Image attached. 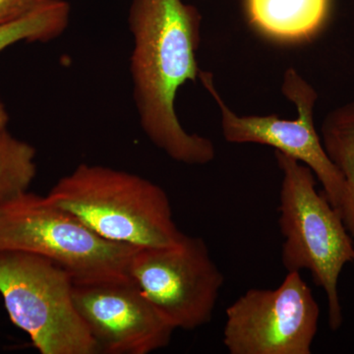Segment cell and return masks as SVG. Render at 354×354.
<instances>
[{
    "mask_svg": "<svg viewBox=\"0 0 354 354\" xmlns=\"http://www.w3.org/2000/svg\"><path fill=\"white\" fill-rule=\"evenodd\" d=\"M199 11L183 0H132L130 74L140 124L153 145L176 162L204 165L216 148L201 135L184 129L177 118V92L195 82L201 70L196 53L201 41Z\"/></svg>",
    "mask_w": 354,
    "mask_h": 354,
    "instance_id": "cell-1",
    "label": "cell"
},
{
    "mask_svg": "<svg viewBox=\"0 0 354 354\" xmlns=\"http://www.w3.org/2000/svg\"><path fill=\"white\" fill-rule=\"evenodd\" d=\"M44 197L118 243L139 249L169 246L184 236L165 191L130 172L81 164Z\"/></svg>",
    "mask_w": 354,
    "mask_h": 354,
    "instance_id": "cell-2",
    "label": "cell"
},
{
    "mask_svg": "<svg viewBox=\"0 0 354 354\" xmlns=\"http://www.w3.org/2000/svg\"><path fill=\"white\" fill-rule=\"evenodd\" d=\"M281 174L279 225L283 236L281 263L288 272L308 270L327 295L330 330L342 327L339 279L354 263V242L339 212L316 189L315 174L285 153H274Z\"/></svg>",
    "mask_w": 354,
    "mask_h": 354,
    "instance_id": "cell-3",
    "label": "cell"
},
{
    "mask_svg": "<svg viewBox=\"0 0 354 354\" xmlns=\"http://www.w3.org/2000/svg\"><path fill=\"white\" fill-rule=\"evenodd\" d=\"M137 249L104 239L46 197L26 194L0 209V251L36 254L59 266L74 283L129 279Z\"/></svg>",
    "mask_w": 354,
    "mask_h": 354,
    "instance_id": "cell-4",
    "label": "cell"
},
{
    "mask_svg": "<svg viewBox=\"0 0 354 354\" xmlns=\"http://www.w3.org/2000/svg\"><path fill=\"white\" fill-rule=\"evenodd\" d=\"M74 281L36 254L0 251V295L14 325L41 354H97L73 297Z\"/></svg>",
    "mask_w": 354,
    "mask_h": 354,
    "instance_id": "cell-5",
    "label": "cell"
},
{
    "mask_svg": "<svg viewBox=\"0 0 354 354\" xmlns=\"http://www.w3.org/2000/svg\"><path fill=\"white\" fill-rule=\"evenodd\" d=\"M129 279L174 330H195L212 320L225 277L201 237L174 245L137 249Z\"/></svg>",
    "mask_w": 354,
    "mask_h": 354,
    "instance_id": "cell-6",
    "label": "cell"
},
{
    "mask_svg": "<svg viewBox=\"0 0 354 354\" xmlns=\"http://www.w3.org/2000/svg\"><path fill=\"white\" fill-rule=\"evenodd\" d=\"M320 308L300 272L274 290L250 288L225 310L223 342L230 354H310Z\"/></svg>",
    "mask_w": 354,
    "mask_h": 354,
    "instance_id": "cell-7",
    "label": "cell"
},
{
    "mask_svg": "<svg viewBox=\"0 0 354 354\" xmlns=\"http://www.w3.org/2000/svg\"><path fill=\"white\" fill-rule=\"evenodd\" d=\"M200 79L220 108L221 131L225 141L272 147L307 165L322 184L324 194L339 211L346 192V183L326 153L322 139L314 127L313 109L318 95L297 70H286L281 86L286 99L297 109V118L293 120H281L277 115H237L218 94L211 73L201 71Z\"/></svg>",
    "mask_w": 354,
    "mask_h": 354,
    "instance_id": "cell-8",
    "label": "cell"
},
{
    "mask_svg": "<svg viewBox=\"0 0 354 354\" xmlns=\"http://www.w3.org/2000/svg\"><path fill=\"white\" fill-rule=\"evenodd\" d=\"M73 297L99 353H152L176 330L130 279L74 283Z\"/></svg>",
    "mask_w": 354,
    "mask_h": 354,
    "instance_id": "cell-9",
    "label": "cell"
},
{
    "mask_svg": "<svg viewBox=\"0 0 354 354\" xmlns=\"http://www.w3.org/2000/svg\"><path fill=\"white\" fill-rule=\"evenodd\" d=\"M330 0H247L249 18L256 29L283 41L311 38L322 27Z\"/></svg>",
    "mask_w": 354,
    "mask_h": 354,
    "instance_id": "cell-10",
    "label": "cell"
},
{
    "mask_svg": "<svg viewBox=\"0 0 354 354\" xmlns=\"http://www.w3.org/2000/svg\"><path fill=\"white\" fill-rule=\"evenodd\" d=\"M321 133L326 153L346 183L339 212L354 241V102L330 111L323 121Z\"/></svg>",
    "mask_w": 354,
    "mask_h": 354,
    "instance_id": "cell-11",
    "label": "cell"
},
{
    "mask_svg": "<svg viewBox=\"0 0 354 354\" xmlns=\"http://www.w3.org/2000/svg\"><path fill=\"white\" fill-rule=\"evenodd\" d=\"M36 174L34 147L14 137L7 128L0 130V209L29 192Z\"/></svg>",
    "mask_w": 354,
    "mask_h": 354,
    "instance_id": "cell-12",
    "label": "cell"
},
{
    "mask_svg": "<svg viewBox=\"0 0 354 354\" xmlns=\"http://www.w3.org/2000/svg\"><path fill=\"white\" fill-rule=\"evenodd\" d=\"M70 12L65 0H46L29 15L0 26V53L21 41L48 43L57 39L66 30Z\"/></svg>",
    "mask_w": 354,
    "mask_h": 354,
    "instance_id": "cell-13",
    "label": "cell"
},
{
    "mask_svg": "<svg viewBox=\"0 0 354 354\" xmlns=\"http://www.w3.org/2000/svg\"><path fill=\"white\" fill-rule=\"evenodd\" d=\"M46 0H0V26L29 15Z\"/></svg>",
    "mask_w": 354,
    "mask_h": 354,
    "instance_id": "cell-14",
    "label": "cell"
},
{
    "mask_svg": "<svg viewBox=\"0 0 354 354\" xmlns=\"http://www.w3.org/2000/svg\"><path fill=\"white\" fill-rule=\"evenodd\" d=\"M9 122V114L7 113L6 106L0 102V130L7 128Z\"/></svg>",
    "mask_w": 354,
    "mask_h": 354,
    "instance_id": "cell-15",
    "label": "cell"
}]
</instances>
